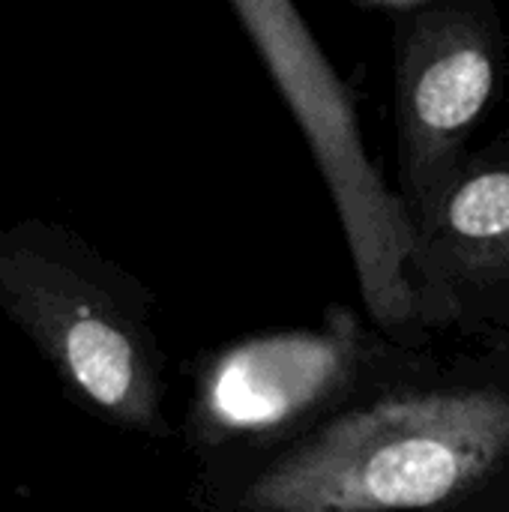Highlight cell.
<instances>
[{"instance_id": "6da1fadb", "label": "cell", "mask_w": 509, "mask_h": 512, "mask_svg": "<svg viewBox=\"0 0 509 512\" xmlns=\"http://www.w3.org/2000/svg\"><path fill=\"white\" fill-rule=\"evenodd\" d=\"M509 453V399L429 390L345 414L270 465L246 512L426 510L468 492Z\"/></svg>"}, {"instance_id": "7a4b0ae2", "label": "cell", "mask_w": 509, "mask_h": 512, "mask_svg": "<svg viewBox=\"0 0 509 512\" xmlns=\"http://www.w3.org/2000/svg\"><path fill=\"white\" fill-rule=\"evenodd\" d=\"M234 12L330 183L369 312L390 327L408 324L417 318L420 300L405 267L420 255V243L408 213L366 159L348 90L294 6L279 0H237Z\"/></svg>"}, {"instance_id": "3957f363", "label": "cell", "mask_w": 509, "mask_h": 512, "mask_svg": "<svg viewBox=\"0 0 509 512\" xmlns=\"http://www.w3.org/2000/svg\"><path fill=\"white\" fill-rule=\"evenodd\" d=\"M357 327L345 315L321 333H276L228 348L201 387V423L213 438L276 432L333 399L354 375Z\"/></svg>"}, {"instance_id": "277c9868", "label": "cell", "mask_w": 509, "mask_h": 512, "mask_svg": "<svg viewBox=\"0 0 509 512\" xmlns=\"http://www.w3.org/2000/svg\"><path fill=\"white\" fill-rule=\"evenodd\" d=\"M495 51L471 18L426 9L402 51L399 120L405 180L423 183L465 141L495 90Z\"/></svg>"}, {"instance_id": "5b68a950", "label": "cell", "mask_w": 509, "mask_h": 512, "mask_svg": "<svg viewBox=\"0 0 509 512\" xmlns=\"http://www.w3.org/2000/svg\"><path fill=\"white\" fill-rule=\"evenodd\" d=\"M51 309L66 324L42 321V333L84 396L123 420L147 423L153 414V381L129 333L84 300H72L75 315H69L66 300L63 306L54 300Z\"/></svg>"}, {"instance_id": "8992f818", "label": "cell", "mask_w": 509, "mask_h": 512, "mask_svg": "<svg viewBox=\"0 0 509 512\" xmlns=\"http://www.w3.org/2000/svg\"><path fill=\"white\" fill-rule=\"evenodd\" d=\"M444 228L474 261L509 255V168L468 174L444 198Z\"/></svg>"}]
</instances>
